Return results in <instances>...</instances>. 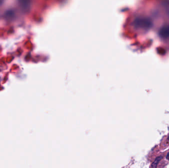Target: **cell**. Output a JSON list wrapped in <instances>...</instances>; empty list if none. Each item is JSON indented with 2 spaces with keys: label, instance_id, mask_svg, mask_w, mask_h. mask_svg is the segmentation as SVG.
<instances>
[{
  "label": "cell",
  "instance_id": "2",
  "mask_svg": "<svg viewBox=\"0 0 169 168\" xmlns=\"http://www.w3.org/2000/svg\"><path fill=\"white\" fill-rule=\"evenodd\" d=\"M166 158L168 159V160H169V152L168 153V154L167 155Z\"/></svg>",
  "mask_w": 169,
  "mask_h": 168
},
{
  "label": "cell",
  "instance_id": "1",
  "mask_svg": "<svg viewBox=\"0 0 169 168\" xmlns=\"http://www.w3.org/2000/svg\"><path fill=\"white\" fill-rule=\"evenodd\" d=\"M162 158V157L160 156V157H157L155 160L154 162H153V164H152V167H154V168H155V167H157V165L158 164L159 162H160V160Z\"/></svg>",
  "mask_w": 169,
  "mask_h": 168
}]
</instances>
